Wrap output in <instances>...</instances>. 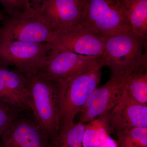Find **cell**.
Segmentation results:
<instances>
[{"label":"cell","mask_w":147,"mask_h":147,"mask_svg":"<svg viewBox=\"0 0 147 147\" xmlns=\"http://www.w3.org/2000/svg\"><path fill=\"white\" fill-rule=\"evenodd\" d=\"M27 77L30 108L54 147L60 130L61 82L47 79L40 73Z\"/></svg>","instance_id":"1"},{"label":"cell","mask_w":147,"mask_h":147,"mask_svg":"<svg viewBox=\"0 0 147 147\" xmlns=\"http://www.w3.org/2000/svg\"><path fill=\"white\" fill-rule=\"evenodd\" d=\"M103 66L101 57L81 71L60 81V128L74 123L75 116L100 84Z\"/></svg>","instance_id":"2"},{"label":"cell","mask_w":147,"mask_h":147,"mask_svg":"<svg viewBox=\"0 0 147 147\" xmlns=\"http://www.w3.org/2000/svg\"><path fill=\"white\" fill-rule=\"evenodd\" d=\"M78 24L107 38L133 32L121 0H84Z\"/></svg>","instance_id":"3"},{"label":"cell","mask_w":147,"mask_h":147,"mask_svg":"<svg viewBox=\"0 0 147 147\" xmlns=\"http://www.w3.org/2000/svg\"><path fill=\"white\" fill-rule=\"evenodd\" d=\"M53 49L50 42H31L0 39V63L27 76L39 73Z\"/></svg>","instance_id":"4"},{"label":"cell","mask_w":147,"mask_h":147,"mask_svg":"<svg viewBox=\"0 0 147 147\" xmlns=\"http://www.w3.org/2000/svg\"><path fill=\"white\" fill-rule=\"evenodd\" d=\"M147 40L133 32L108 38L101 59L103 65L110 69L111 77L125 73L147 55Z\"/></svg>","instance_id":"5"},{"label":"cell","mask_w":147,"mask_h":147,"mask_svg":"<svg viewBox=\"0 0 147 147\" xmlns=\"http://www.w3.org/2000/svg\"><path fill=\"white\" fill-rule=\"evenodd\" d=\"M55 31L43 21L40 10L28 5L23 12L5 19L0 28V39L50 42Z\"/></svg>","instance_id":"6"},{"label":"cell","mask_w":147,"mask_h":147,"mask_svg":"<svg viewBox=\"0 0 147 147\" xmlns=\"http://www.w3.org/2000/svg\"><path fill=\"white\" fill-rule=\"evenodd\" d=\"M0 147H53L31 110H21L0 138Z\"/></svg>","instance_id":"7"},{"label":"cell","mask_w":147,"mask_h":147,"mask_svg":"<svg viewBox=\"0 0 147 147\" xmlns=\"http://www.w3.org/2000/svg\"><path fill=\"white\" fill-rule=\"evenodd\" d=\"M108 38L77 24L70 28L55 30L50 43L56 50L100 57Z\"/></svg>","instance_id":"8"},{"label":"cell","mask_w":147,"mask_h":147,"mask_svg":"<svg viewBox=\"0 0 147 147\" xmlns=\"http://www.w3.org/2000/svg\"><path fill=\"white\" fill-rule=\"evenodd\" d=\"M127 91L126 72L110 79L92 92L81 112L79 121L88 123L98 117L110 112L123 97Z\"/></svg>","instance_id":"9"},{"label":"cell","mask_w":147,"mask_h":147,"mask_svg":"<svg viewBox=\"0 0 147 147\" xmlns=\"http://www.w3.org/2000/svg\"><path fill=\"white\" fill-rule=\"evenodd\" d=\"M100 57L79 55L53 48L39 73L50 80L63 81L96 61Z\"/></svg>","instance_id":"10"},{"label":"cell","mask_w":147,"mask_h":147,"mask_svg":"<svg viewBox=\"0 0 147 147\" xmlns=\"http://www.w3.org/2000/svg\"><path fill=\"white\" fill-rule=\"evenodd\" d=\"M109 123L111 133L135 127L147 128V105L137 102L127 91L110 111Z\"/></svg>","instance_id":"11"},{"label":"cell","mask_w":147,"mask_h":147,"mask_svg":"<svg viewBox=\"0 0 147 147\" xmlns=\"http://www.w3.org/2000/svg\"><path fill=\"white\" fill-rule=\"evenodd\" d=\"M0 101L21 110H31L27 76L1 63Z\"/></svg>","instance_id":"12"},{"label":"cell","mask_w":147,"mask_h":147,"mask_svg":"<svg viewBox=\"0 0 147 147\" xmlns=\"http://www.w3.org/2000/svg\"><path fill=\"white\" fill-rule=\"evenodd\" d=\"M83 6L84 0H48L40 12L44 22L55 30L79 24Z\"/></svg>","instance_id":"13"},{"label":"cell","mask_w":147,"mask_h":147,"mask_svg":"<svg viewBox=\"0 0 147 147\" xmlns=\"http://www.w3.org/2000/svg\"><path fill=\"white\" fill-rule=\"evenodd\" d=\"M125 72L127 91L137 102L147 105V55Z\"/></svg>","instance_id":"14"},{"label":"cell","mask_w":147,"mask_h":147,"mask_svg":"<svg viewBox=\"0 0 147 147\" xmlns=\"http://www.w3.org/2000/svg\"><path fill=\"white\" fill-rule=\"evenodd\" d=\"M121 2L132 32L147 39V0H121Z\"/></svg>","instance_id":"15"},{"label":"cell","mask_w":147,"mask_h":147,"mask_svg":"<svg viewBox=\"0 0 147 147\" xmlns=\"http://www.w3.org/2000/svg\"><path fill=\"white\" fill-rule=\"evenodd\" d=\"M85 126V124L79 121L61 127L54 147H83Z\"/></svg>","instance_id":"16"},{"label":"cell","mask_w":147,"mask_h":147,"mask_svg":"<svg viewBox=\"0 0 147 147\" xmlns=\"http://www.w3.org/2000/svg\"><path fill=\"white\" fill-rule=\"evenodd\" d=\"M115 134L117 147H147V128L135 127Z\"/></svg>","instance_id":"17"},{"label":"cell","mask_w":147,"mask_h":147,"mask_svg":"<svg viewBox=\"0 0 147 147\" xmlns=\"http://www.w3.org/2000/svg\"><path fill=\"white\" fill-rule=\"evenodd\" d=\"M21 110L0 101V138Z\"/></svg>","instance_id":"18"},{"label":"cell","mask_w":147,"mask_h":147,"mask_svg":"<svg viewBox=\"0 0 147 147\" xmlns=\"http://www.w3.org/2000/svg\"><path fill=\"white\" fill-rule=\"evenodd\" d=\"M0 3L8 16L21 13L28 5L25 0H0Z\"/></svg>","instance_id":"19"},{"label":"cell","mask_w":147,"mask_h":147,"mask_svg":"<svg viewBox=\"0 0 147 147\" xmlns=\"http://www.w3.org/2000/svg\"><path fill=\"white\" fill-rule=\"evenodd\" d=\"M27 5L32 8L40 10L48 0H25Z\"/></svg>","instance_id":"20"},{"label":"cell","mask_w":147,"mask_h":147,"mask_svg":"<svg viewBox=\"0 0 147 147\" xmlns=\"http://www.w3.org/2000/svg\"><path fill=\"white\" fill-rule=\"evenodd\" d=\"M98 147H117V142L109 136L102 142Z\"/></svg>","instance_id":"21"},{"label":"cell","mask_w":147,"mask_h":147,"mask_svg":"<svg viewBox=\"0 0 147 147\" xmlns=\"http://www.w3.org/2000/svg\"><path fill=\"white\" fill-rule=\"evenodd\" d=\"M3 20V16L2 15L1 13H0V22L2 21V20Z\"/></svg>","instance_id":"22"}]
</instances>
